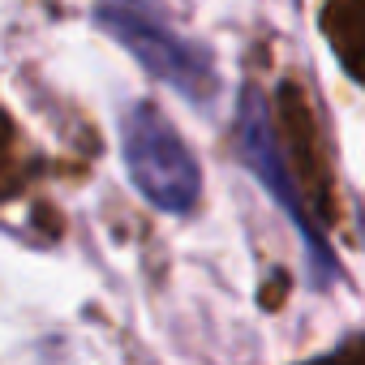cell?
I'll list each match as a JSON object with an SVG mask.
<instances>
[{"instance_id": "1", "label": "cell", "mask_w": 365, "mask_h": 365, "mask_svg": "<svg viewBox=\"0 0 365 365\" xmlns=\"http://www.w3.org/2000/svg\"><path fill=\"white\" fill-rule=\"evenodd\" d=\"M95 26L116 39L150 78L172 86L190 103H211L220 95V69L211 52L180 31L150 5V0H95Z\"/></svg>"}, {"instance_id": "2", "label": "cell", "mask_w": 365, "mask_h": 365, "mask_svg": "<svg viewBox=\"0 0 365 365\" xmlns=\"http://www.w3.org/2000/svg\"><path fill=\"white\" fill-rule=\"evenodd\" d=\"M120 155L133 190L168 215L194 211L202 194V168L176 125L155 108V103H129L120 116Z\"/></svg>"}, {"instance_id": "3", "label": "cell", "mask_w": 365, "mask_h": 365, "mask_svg": "<svg viewBox=\"0 0 365 365\" xmlns=\"http://www.w3.org/2000/svg\"><path fill=\"white\" fill-rule=\"evenodd\" d=\"M237 150L241 159L250 163V172L271 190V198L284 207V215L292 220V228L301 232V245H305V267H309V284L314 288H331L339 279V262L331 254V245L322 241L318 232V220L309 215L305 198H301V185L292 180L288 163H284V150L275 142V129H271V116H267V99L258 86H245L241 91V108H237Z\"/></svg>"}]
</instances>
